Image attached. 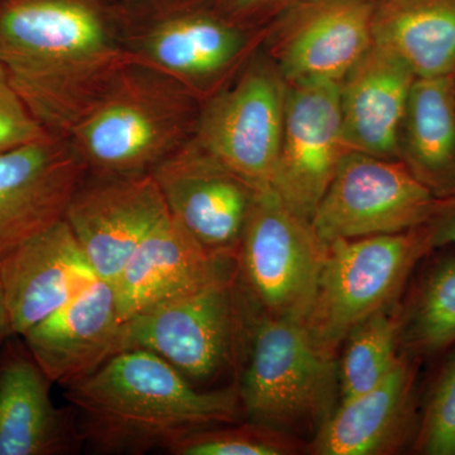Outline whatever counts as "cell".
Listing matches in <instances>:
<instances>
[{"mask_svg":"<svg viewBox=\"0 0 455 455\" xmlns=\"http://www.w3.org/2000/svg\"><path fill=\"white\" fill-rule=\"evenodd\" d=\"M132 62L116 0H0V65L49 133L68 137Z\"/></svg>","mask_w":455,"mask_h":455,"instance_id":"obj_1","label":"cell"},{"mask_svg":"<svg viewBox=\"0 0 455 455\" xmlns=\"http://www.w3.org/2000/svg\"><path fill=\"white\" fill-rule=\"evenodd\" d=\"M62 388L92 454L166 451L193 431L244 418L238 388L199 390L146 349L122 350Z\"/></svg>","mask_w":455,"mask_h":455,"instance_id":"obj_2","label":"cell"},{"mask_svg":"<svg viewBox=\"0 0 455 455\" xmlns=\"http://www.w3.org/2000/svg\"><path fill=\"white\" fill-rule=\"evenodd\" d=\"M132 61L181 83L205 101L235 82L266 31L239 25L218 0H116Z\"/></svg>","mask_w":455,"mask_h":455,"instance_id":"obj_3","label":"cell"},{"mask_svg":"<svg viewBox=\"0 0 455 455\" xmlns=\"http://www.w3.org/2000/svg\"><path fill=\"white\" fill-rule=\"evenodd\" d=\"M202 107L181 83L132 62L66 139L88 171L151 173L194 140Z\"/></svg>","mask_w":455,"mask_h":455,"instance_id":"obj_4","label":"cell"},{"mask_svg":"<svg viewBox=\"0 0 455 455\" xmlns=\"http://www.w3.org/2000/svg\"><path fill=\"white\" fill-rule=\"evenodd\" d=\"M239 370L244 418L298 436L339 405L338 359L320 352L304 324L253 315Z\"/></svg>","mask_w":455,"mask_h":455,"instance_id":"obj_5","label":"cell"},{"mask_svg":"<svg viewBox=\"0 0 455 455\" xmlns=\"http://www.w3.org/2000/svg\"><path fill=\"white\" fill-rule=\"evenodd\" d=\"M431 253L424 226L329 243L313 304L302 322L314 346L337 358L355 325L397 304L412 271Z\"/></svg>","mask_w":455,"mask_h":455,"instance_id":"obj_6","label":"cell"},{"mask_svg":"<svg viewBox=\"0 0 455 455\" xmlns=\"http://www.w3.org/2000/svg\"><path fill=\"white\" fill-rule=\"evenodd\" d=\"M253 315L235 274L123 322L121 352L149 350L194 385L209 382L241 363Z\"/></svg>","mask_w":455,"mask_h":455,"instance_id":"obj_7","label":"cell"},{"mask_svg":"<svg viewBox=\"0 0 455 455\" xmlns=\"http://www.w3.org/2000/svg\"><path fill=\"white\" fill-rule=\"evenodd\" d=\"M326 247L310 221L259 188L236 254V280L254 315L304 322Z\"/></svg>","mask_w":455,"mask_h":455,"instance_id":"obj_8","label":"cell"},{"mask_svg":"<svg viewBox=\"0 0 455 455\" xmlns=\"http://www.w3.org/2000/svg\"><path fill=\"white\" fill-rule=\"evenodd\" d=\"M289 84L262 47L235 82L204 101L194 142L257 188L269 187Z\"/></svg>","mask_w":455,"mask_h":455,"instance_id":"obj_9","label":"cell"},{"mask_svg":"<svg viewBox=\"0 0 455 455\" xmlns=\"http://www.w3.org/2000/svg\"><path fill=\"white\" fill-rule=\"evenodd\" d=\"M438 202L400 161L349 149L311 226L325 244L396 235L425 226Z\"/></svg>","mask_w":455,"mask_h":455,"instance_id":"obj_10","label":"cell"},{"mask_svg":"<svg viewBox=\"0 0 455 455\" xmlns=\"http://www.w3.org/2000/svg\"><path fill=\"white\" fill-rule=\"evenodd\" d=\"M374 0H301L266 29L262 49L287 84L339 83L373 44Z\"/></svg>","mask_w":455,"mask_h":455,"instance_id":"obj_11","label":"cell"},{"mask_svg":"<svg viewBox=\"0 0 455 455\" xmlns=\"http://www.w3.org/2000/svg\"><path fill=\"white\" fill-rule=\"evenodd\" d=\"M167 212L151 173L86 171L64 220L97 276L113 284L131 254Z\"/></svg>","mask_w":455,"mask_h":455,"instance_id":"obj_12","label":"cell"},{"mask_svg":"<svg viewBox=\"0 0 455 455\" xmlns=\"http://www.w3.org/2000/svg\"><path fill=\"white\" fill-rule=\"evenodd\" d=\"M348 151L338 83L289 84L280 151L269 188L311 223Z\"/></svg>","mask_w":455,"mask_h":455,"instance_id":"obj_13","label":"cell"},{"mask_svg":"<svg viewBox=\"0 0 455 455\" xmlns=\"http://www.w3.org/2000/svg\"><path fill=\"white\" fill-rule=\"evenodd\" d=\"M151 175L167 211L209 253L236 259L259 188L194 140L158 164Z\"/></svg>","mask_w":455,"mask_h":455,"instance_id":"obj_14","label":"cell"},{"mask_svg":"<svg viewBox=\"0 0 455 455\" xmlns=\"http://www.w3.org/2000/svg\"><path fill=\"white\" fill-rule=\"evenodd\" d=\"M86 171L70 140L52 133L0 152V257L64 220Z\"/></svg>","mask_w":455,"mask_h":455,"instance_id":"obj_15","label":"cell"},{"mask_svg":"<svg viewBox=\"0 0 455 455\" xmlns=\"http://www.w3.org/2000/svg\"><path fill=\"white\" fill-rule=\"evenodd\" d=\"M64 220L0 257L7 324L0 341L20 337L98 280Z\"/></svg>","mask_w":455,"mask_h":455,"instance_id":"obj_16","label":"cell"},{"mask_svg":"<svg viewBox=\"0 0 455 455\" xmlns=\"http://www.w3.org/2000/svg\"><path fill=\"white\" fill-rule=\"evenodd\" d=\"M236 274V259L209 253L170 212L131 254L113 283L123 322Z\"/></svg>","mask_w":455,"mask_h":455,"instance_id":"obj_17","label":"cell"},{"mask_svg":"<svg viewBox=\"0 0 455 455\" xmlns=\"http://www.w3.org/2000/svg\"><path fill=\"white\" fill-rule=\"evenodd\" d=\"M22 338L0 341V455H74L83 439L73 407H57Z\"/></svg>","mask_w":455,"mask_h":455,"instance_id":"obj_18","label":"cell"},{"mask_svg":"<svg viewBox=\"0 0 455 455\" xmlns=\"http://www.w3.org/2000/svg\"><path fill=\"white\" fill-rule=\"evenodd\" d=\"M419 364L403 355L379 386L340 403L314 434L307 453L388 455L414 443L420 412Z\"/></svg>","mask_w":455,"mask_h":455,"instance_id":"obj_19","label":"cell"},{"mask_svg":"<svg viewBox=\"0 0 455 455\" xmlns=\"http://www.w3.org/2000/svg\"><path fill=\"white\" fill-rule=\"evenodd\" d=\"M122 328L113 284L98 278L20 338L53 385L64 387L121 352Z\"/></svg>","mask_w":455,"mask_h":455,"instance_id":"obj_20","label":"cell"},{"mask_svg":"<svg viewBox=\"0 0 455 455\" xmlns=\"http://www.w3.org/2000/svg\"><path fill=\"white\" fill-rule=\"evenodd\" d=\"M415 79L400 56L373 41L338 83L341 127L350 151L397 160L398 130Z\"/></svg>","mask_w":455,"mask_h":455,"instance_id":"obj_21","label":"cell"},{"mask_svg":"<svg viewBox=\"0 0 455 455\" xmlns=\"http://www.w3.org/2000/svg\"><path fill=\"white\" fill-rule=\"evenodd\" d=\"M397 160L436 199L455 194L454 77H416L397 134Z\"/></svg>","mask_w":455,"mask_h":455,"instance_id":"obj_22","label":"cell"},{"mask_svg":"<svg viewBox=\"0 0 455 455\" xmlns=\"http://www.w3.org/2000/svg\"><path fill=\"white\" fill-rule=\"evenodd\" d=\"M372 29L416 77L455 74V0H374Z\"/></svg>","mask_w":455,"mask_h":455,"instance_id":"obj_23","label":"cell"},{"mask_svg":"<svg viewBox=\"0 0 455 455\" xmlns=\"http://www.w3.org/2000/svg\"><path fill=\"white\" fill-rule=\"evenodd\" d=\"M455 347V253L436 256L400 305V350L423 362Z\"/></svg>","mask_w":455,"mask_h":455,"instance_id":"obj_24","label":"cell"},{"mask_svg":"<svg viewBox=\"0 0 455 455\" xmlns=\"http://www.w3.org/2000/svg\"><path fill=\"white\" fill-rule=\"evenodd\" d=\"M341 346L339 403L372 390L400 363V304L383 307L359 323Z\"/></svg>","mask_w":455,"mask_h":455,"instance_id":"obj_25","label":"cell"},{"mask_svg":"<svg viewBox=\"0 0 455 455\" xmlns=\"http://www.w3.org/2000/svg\"><path fill=\"white\" fill-rule=\"evenodd\" d=\"M293 434L267 425L245 423L214 425L193 431L173 443L171 455H293L307 451Z\"/></svg>","mask_w":455,"mask_h":455,"instance_id":"obj_26","label":"cell"},{"mask_svg":"<svg viewBox=\"0 0 455 455\" xmlns=\"http://www.w3.org/2000/svg\"><path fill=\"white\" fill-rule=\"evenodd\" d=\"M412 448L421 455H455V350L425 395Z\"/></svg>","mask_w":455,"mask_h":455,"instance_id":"obj_27","label":"cell"},{"mask_svg":"<svg viewBox=\"0 0 455 455\" xmlns=\"http://www.w3.org/2000/svg\"><path fill=\"white\" fill-rule=\"evenodd\" d=\"M47 134L49 132L29 112L0 65V152L28 145Z\"/></svg>","mask_w":455,"mask_h":455,"instance_id":"obj_28","label":"cell"},{"mask_svg":"<svg viewBox=\"0 0 455 455\" xmlns=\"http://www.w3.org/2000/svg\"><path fill=\"white\" fill-rule=\"evenodd\" d=\"M228 17L239 25L266 31L278 16L301 0H218Z\"/></svg>","mask_w":455,"mask_h":455,"instance_id":"obj_29","label":"cell"},{"mask_svg":"<svg viewBox=\"0 0 455 455\" xmlns=\"http://www.w3.org/2000/svg\"><path fill=\"white\" fill-rule=\"evenodd\" d=\"M424 228L431 252L455 247V194L447 199H439L435 211Z\"/></svg>","mask_w":455,"mask_h":455,"instance_id":"obj_30","label":"cell"},{"mask_svg":"<svg viewBox=\"0 0 455 455\" xmlns=\"http://www.w3.org/2000/svg\"><path fill=\"white\" fill-rule=\"evenodd\" d=\"M7 324V310H5L4 296H3L2 287H0V338L4 331Z\"/></svg>","mask_w":455,"mask_h":455,"instance_id":"obj_31","label":"cell"},{"mask_svg":"<svg viewBox=\"0 0 455 455\" xmlns=\"http://www.w3.org/2000/svg\"><path fill=\"white\" fill-rule=\"evenodd\" d=\"M453 77H454V88H455V74L453 75Z\"/></svg>","mask_w":455,"mask_h":455,"instance_id":"obj_32","label":"cell"}]
</instances>
